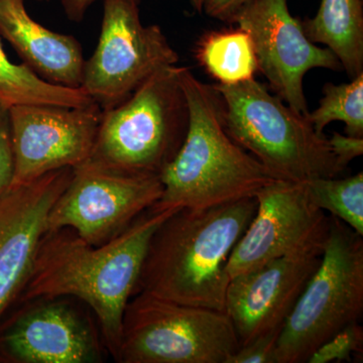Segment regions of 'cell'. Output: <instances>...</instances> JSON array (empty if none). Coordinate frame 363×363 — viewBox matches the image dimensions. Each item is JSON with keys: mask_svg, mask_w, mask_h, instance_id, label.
<instances>
[{"mask_svg": "<svg viewBox=\"0 0 363 363\" xmlns=\"http://www.w3.org/2000/svg\"><path fill=\"white\" fill-rule=\"evenodd\" d=\"M174 211L150 208L123 233L100 245H89L69 228L48 231L18 302L78 298L94 313L107 353L116 360L124 311L135 294L150 238Z\"/></svg>", "mask_w": 363, "mask_h": 363, "instance_id": "6da1fadb", "label": "cell"}, {"mask_svg": "<svg viewBox=\"0 0 363 363\" xmlns=\"http://www.w3.org/2000/svg\"><path fill=\"white\" fill-rule=\"evenodd\" d=\"M255 210V197L169 214L150 238L135 294L225 312L226 264Z\"/></svg>", "mask_w": 363, "mask_h": 363, "instance_id": "7a4b0ae2", "label": "cell"}, {"mask_svg": "<svg viewBox=\"0 0 363 363\" xmlns=\"http://www.w3.org/2000/svg\"><path fill=\"white\" fill-rule=\"evenodd\" d=\"M180 81L189 108V125L178 154L160 175L162 210L205 209L255 198L278 181L252 155L229 135L223 102L213 85L186 67Z\"/></svg>", "mask_w": 363, "mask_h": 363, "instance_id": "3957f363", "label": "cell"}, {"mask_svg": "<svg viewBox=\"0 0 363 363\" xmlns=\"http://www.w3.org/2000/svg\"><path fill=\"white\" fill-rule=\"evenodd\" d=\"M213 86L223 102L229 135L274 178L307 183L318 178H337L345 171L328 138L315 130L307 116L272 95L255 78Z\"/></svg>", "mask_w": 363, "mask_h": 363, "instance_id": "277c9868", "label": "cell"}, {"mask_svg": "<svg viewBox=\"0 0 363 363\" xmlns=\"http://www.w3.org/2000/svg\"><path fill=\"white\" fill-rule=\"evenodd\" d=\"M188 125L180 67H164L123 104L104 111L85 162L121 173L160 176L181 149Z\"/></svg>", "mask_w": 363, "mask_h": 363, "instance_id": "5b68a950", "label": "cell"}, {"mask_svg": "<svg viewBox=\"0 0 363 363\" xmlns=\"http://www.w3.org/2000/svg\"><path fill=\"white\" fill-rule=\"evenodd\" d=\"M362 314L363 236L329 215L321 262L281 327L277 363H307Z\"/></svg>", "mask_w": 363, "mask_h": 363, "instance_id": "8992f818", "label": "cell"}, {"mask_svg": "<svg viewBox=\"0 0 363 363\" xmlns=\"http://www.w3.org/2000/svg\"><path fill=\"white\" fill-rule=\"evenodd\" d=\"M240 347L225 312L136 293L124 311L116 362L228 363Z\"/></svg>", "mask_w": 363, "mask_h": 363, "instance_id": "52a82bcc", "label": "cell"}, {"mask_svg": "<svg viewBox=\"0 0 363 363\" xmlns=\"http://www.w3.org/2000/svg\"><path fill=\"white\" fill-rule=\"evenodd\" d=\"M140 0H104L96 49L83 68L81 89L102 111L113 108L179 56L161 28L145 26Z\"/></svg>", "mask_w": 363, "mask_h": 363, "instance_id": "ba28073f", "label": "cell"}, {"mask_svg": "<svg viewBox=\"0 0 363 363\" xmlns=\"http://www.w3.org/2000/svg\"><path fill=\"white\" fill-rule=\"evenodd\" d=\"M160 176L121 173L83 162L48 216V231L69 228L100 245L130 226L160 199Z\"/></svg>", "mask_w": 363, "mask_h": 363, "instance_id": "9c48e42d", "label": "cell"}, {"mask_svg": "<svg viewBox=\"0 0 363 363\" xmlns=\"http://www.w3.org/2000/svg\"><path fill=\"white\" fill-rule=\"evenodd\" d=\"M230 23L248 33L259 71L278 96L298 113H309L303 83L308 72L342 70L330 50L307 37L302 21L289 11L288 0H248Z\"/></svg>", "mask_w": 363, "mask_h": 363, "instance_id": "30bf717a", "label": "cell"}, {"mask_svg": "<svg viewBox=\"0 0 363 363\" xmlns=\"http://www.w3.org/2000/svg\"><path fill=\"white\" fill-rule=\"evenodd\" d=\"M104 111L99 105L21 104L9 107L13 175L26 184L89 159Z\"/></svg>", "mask_w": 363, "mask_h": 363, "instance_id": "8fae6325", "label": "cell"}, {"mask_svg": "<svg viewBox=\"0 0 363 363\" xmlns=\"http://www.w3.org/2000/svg\"><path fill=\"white\" fill-rule=\"evenodd\" d=\"M21 303L0 323V362H104L106 348L98 325L69 297Z\"/></svg>", "mask_w": 363, "mask_h": 363, "instance_id": "7c38bea8", "label": "cell"}, {"mask_svg": "<svg viewBox=\"0 0 363 363\" xmlns=\"http://www.w3.org/2000/svg\"><path fill=\"white\" fill-rule=\"evenodd\" d=\"M255 200V216L226 264L230 279L284 255L324 247L329 216L313 204L306 183L274 182Z\"/></svg>", "mask_w": 363, "mask_h": 363, "instance_id": "4fadbf2b", "label": "cell"}, {"mask_svg": "<svg viewBox=\"0 0 363 363\" xmlns=\"http://www.w3.org/2000/svg\"><path fill=\"white\" fill-rule=\"evenodd\" d=\"M72 174L73 168L60 169L0 189V320L25 290L48 216Z\"/></svg>", "mask_w": 363, "mask_h": 363, "instance_id": "5bb4252c", "label": "cell"}, {"mask_svg": "<svg viewBox=\"0 0 363 363\" xmlns=\"http://www.w3.org/2000/svg\"><path fill=\"white\" fill-rule=\"evenodd\" d=\"M323 248L269 260L230 279L225 313L240 346L284 323L321 262Z\"/></svg>", "mask_w": 363, "mask_h": 363, "instance_id": "9a60e30c", "label": "cell"}, {"mask_svg": "<svg viewBox=\"0 0 363 363\" xmlns=\"http://www.w3.org/2000/svg\"><path fill=\"white\" fill-rule=\"evenodd\" d=\"M0 35L40 78L81 88L85 63L81 45L73 35L52 32L30 18L25 0H0Z\"/></svg>", "mask_w": 363, "mask_h": 363, "instance_id": "2e32d148", "label": "cell"}, {"mask_svg": "<svg viewBox=\"0 0 363 363\" xmlns=\"http://www.w3.org/2000/svg\"><path fill=\"white\" fill-rule=\"evenodd\" d=\"M302 23L310 40L327 45L350 78L363 73L362 0H322L316 16Z\"/></svg>", "mask_w": 363, "mask_h": 363, "instance_id": "e0dca14e", "label": "cell"}, {"mask_svg": "<svg viewBox=\"0 0 363 363\" xmlns=\"http://www.w3.org/2000/svg\"><path fill=\"white\" fill-rule=\"evenodd\" d=\"M195 58L217 84L245 82L259 71L252 40L238 26L203 35L196 44Z\"/></svg>", "mask_w": 363, "mask_h": 363, "instance_id": "ac0fdd59", "label": "cell"}, {"mask_svg": "<svg viewBox=\"0 0 363 363\" xmlns=\"http://www.w3.org/2000/svg\"><path fill=\"white\" fill-rule=\"evenodd\" d=\"M81 88L52 84L28 68L14 64L6 56L0 40V104L6 108L21 104L83 106L92 104Z\"/></svg>", "mask_w": 363, "mask_h": 363, "instance_id": "d6986e66", "label": "cell"}, {"mask_svg": "<svg viewBox=\"0 0 363 363\" xmlns=\"http://www.w3.org/2000/svg\"><path fill=\"white\" fill-rule=\"evenodd\" d=\"M315 206L363 236V173L347 178H318L306 183Z\"/></svg>", "mask_w": 363, "mask_h": 363, "instance_id": "ffe728a7", "label": "cell"}, {"mask_svg": "<svg viewBox=\"0 0 363 363\" xmlns=\"http://www.w3.org/2000/svg\"><path fill=\"white\" fill-rule=\"evenodd\" d=\"M307 117L317 133H323L332 121H342L346 135L363 138V73L350 83L325 84L323 97Z\"/></svg>", "mask_w": 363, "mask_h": 363, "instance_id": "44dd1931", "label": "cell"}, {"mask_svg": "<svg viewBox=\"0 0 363 363\" xmlns=\"http://www.w3.org/2000/svg\"><path fill=\"white\" fill-rule=\"evenodd\" d=\"M363 329L359 322L346 326L326 342L322 344L308 363L351 362L353 355L362 353Z\"/></svg>", "mask_w": 363, "mask_h": 363, "instance_id": "7402d4cb", "label": "cell"}, {"mask_svg": "<svg viewBox=\"0 0 363 363\" xmlns=\"http://www.w3.org/2000/svg\"><path fill=\"white\" fill-rule=\"evenodd\" d=\"M281 327L241 345L228 363H277V346Z\"/></svg>", "mask_w": 363, "mask_h": 363, "instance_id": "603a6c76", "label": "cell"}, {"mask_svg": "<svg viewBox=\"0 0 363 363\" xmlns=\"http://www.w3.org/2000/svg\"><path fill=\"white\" fill-rule=\"evenodd\" d=\"M13 175L9 108L0 104V189L11 185Z\"/></svg>", "mask_w": 363, "mask_h": 363, "instance_id": "cb8c5ba5", "label": "cell"}, {"mask_svg": "<svg viewBox=\"0 0 363 363\" xmlns=\"http://www.w3.org/2000/svg\"><path fill=\"white\" fill-rule=\"evenodd\" d=\"M328 140L332 152L344 169H346L351 161L362 156L363 138L333 133Z\"/></svg>", "mask_w": 363, "mask_h": 363, "instance_id": "d4e9b609", "label": "cell"}, {"mask_svg": "<svg viewBox=\"0 0 363 363\" xmlns=\"http://www.w3.org/2000/svg\"><path fill=\"white\" fill-rule=\"evenodd\" d=\"M248 0H203L202 11L215 20L230 23L234 14Z\"/></svg>", "mask_w": 363, "mask_h": 363, "instance_id": "484cf974", "label": "cell"}, {"mask_svg": "<svg viewBox=\"0 0 363 363\" xmlns=\"http://www.w3.org/2000/svg\"><path fill=\"white\" fill-rule=\"evenodd\" d=\"M61 1L69 20L81 21L84 18L87 9L97 0H61Z\"/></svg>", "mask_w": 363, "mask_h": 363, "instance_id": "4316f807", "label": "cell"}, {"mask_svg": "<svg viewBox=\"0 0 363 363\" xmlns=\"http://www.w3.org/2000/svg\"><path fill=\"white\" fill-rule=\"evenodd\" d=\"M192 6L194 7L195 11L198 13H202L203 0H189Z\"/></svg>", "mask_w": 363, "mask_h": 363, "instance_id": "83f0119b", "label": "cell"}, {"mask_svg": "<svg viewBox=\"0 0 363 363\" xmlns=\"http://www.w3.org/2000/svg\"><path fill=\"white\" fill-rule=\"evenodd\" d=\"M38 1L48 2L50 1V0H38Z\"/></svg>", "mask_w": 363, "mask_h": 363, "instance_id": "f1b7e54d", "label": "cell"}]
</instances>
